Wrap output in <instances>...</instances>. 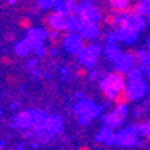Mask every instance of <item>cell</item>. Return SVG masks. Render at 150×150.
Returning <instances> with one entry per match:
<instances>
[{
	"mask_svg": "<svg viewBox=\"0 0 150 150\" xmlns=\"http://www.w3.org/2000/svg\"><path fill=\"white\" fill-rule=\"evenodd\" d=\"M127 105H119V107H115L114 111H111L110 114H107L105 116L101 118V120L105 123V126H110L112 129H116L119 126H122L123 120L127 116Z\"/></svg>",
	"mask_w": 150,
	"mask_h": 150,
	"instance_id": "obj_1",
	"label": "cell"
},
{
	"mask_svg": "<svg viewBox=\"0 0 150 150\" xmlns=\"http://www.w3.org/2000/svg\"><path fill=\"white\" fill-rule=\"evenodd\" d=\"M100 53H101L100 45L93 43V45H91L89 47H87V49H84L83 52L79 54V59H80V62L83 64V65H85V67L93 68L95 64L98 62V58H99V56H100Z\"/></svg>",
	"mask_w": 150,
	"mask_h": 150,
	"instance_id": "obj_2",
	"label": "cell"
},
{
	"mask_svg": "<svg viewBox=\"0 0 150 150\" xmlns=\"http://www.w3.org/2000/svg\"><path fill=\"white\" fill-rule=\"evenodd\" d=\"M138 135L139 134L134 127H129L115 134V143L119 146H133L138 142Z\"/></svg>",
	"mask_w": 150,
	"mask_h": 150,
	"instance_id": "obj_3",
	"label": "cell"
},
{
	"mask_svg": "<svg viewBox=\"0 0 150 150\" xmlns=\"http://www.w3.org/2000/svg\"><path fill=\"white\" fill-rule=\"evenodd\" d=\"M79 18L81 19V22H88V21H95L98 22L101 18V12L99 8H96L95 6H92L89 3V0H85L83 4L80 6V11H79Z\"/></svg>",
	"mask_w": 150,
	"mask_h": 150,
	"instance_id": "obj_4",
	"label": "cell"
},
{
	"mask_svg": "<svg viewBox=\"0 0 150 150\" xmlns=\"http://www.w3.org/2000/svg\"><path fill=\"white\" fill-rule=\"evenodd\" d=\"M11 126L16 127V129H22V130L33 129V126H34V112H28V111L19 112L11 120Z\"/></svg>",
	"mask_w": 150,
	"mask_h": 150,
	"instance_id": "obj_5",
	"label": "cell"
},
{
	"mask_svg": "<svg viewBox=\"0 0 150 150\" xmlns=\"http://www.w3.org/2000/svg\"><path fill=\"white\" fill-rule=\"evenodd\" d=\"M64 46L65 49L70 53V54H80L83 52V46H81V34H76V33H70L65 38V42H64Z\"/></svg>",
	"mask_w": 150,
	"mask_h": 150,
	"instance_id": "obj_6",
	"label": "cell"
},
{
	"mask_svg": "<svg viewBox=\"0 0 150 150\" xmlns=\"http://www.w3.org/2000/svg\"><path fill=\"white\" fill-rule=\"evenodd\" d=\"M79 33L84 37H88V38H98L99 33V26H98V22L95 21H88V22H81V26L79 28Z\"/></svg>",
	"mask_w": 150,
	"mask_h": 150,
	"instance_id": "obj_7",
	"label": "cell"
},
{
	"mask_svg": "<svg viewBox=\"0 0 150 150\" xmlns=\"http://www.w3.org/2000/svg\"><path fill=\"white\" fill-rule=\"evenodd\" d=\"M47 35L49 34H47L46 30H39V28H33V27L30 30H27V38L34 45V47L38 45H43V42L47 38Z\"/></svg>",
	"mask_w": 150,
	"mask_h": 150,
	"instance_id": "obj_8",
	"label": "cell"
},
{
	"mask_svg": "<svg viewBox=\"0 0 150 150\" xmlns=\"http://www.w3.org/2000/svg\"><path fill=\"white\" fill-rule=\"evenodd\" d=\"M127 87H129L130 93H131L134 100L142 98L143 95L146 93V89H147L146 83H145L142 79H141V80H137V81H130Z\"/></svg>",
	"mask_w": 150,
	"mask_h": 150,
	"instance_id": "obj_9",
	"label": "cell"
},
{
	"mask_svg": "<svg viewBox=\"0 0 150 150\" xmlns=\"http://www.w3.org/2000/svg\"><path fill=\"white\" fill-rule=\"evenodd\" d=\"M131 100H134L133 96H131V93H130V89L129 87L126 85L125 88H122L120 91L116 92L115 98H114V104H115V107H119V105H127L131 103Z\"/></svg>",
	"mask_w": 150,
	"mask_h": 150,
	"instance_id": "obj_10",
	"label": "cell"
},
{
	"mask_svg": "<svg viewBox=\"0 0 150 150\" xmlns=\"http://www.w3.org/2000/svg\"><path fill=\"white\" fill-rule=\"evenodd\" d=\"M114 65H115V69L123 70V72H129V70L134 67V61L129 54L125 53V54H120V56L114 61Z\"/></svg>",
	"mask_w": 150,
	"mask_h": 150,
	"instance_id": "obj_11",
	"label": "cell"
},
{
	"mask_svg": "<svg viewBox=\"0 0 150 150\" xmlns=\"http://www.w3.org/2000/svg\"><path fill=\"white\" fill-rule=\"evenodd\" d=\"M115 31L118 33L120 41L126 42V43H133L137 39V37H138V31H137L133 26L129 28H116Z\"/></svg>",
	"mask_w": 150,
	"mask_h": 150,
	"instance_id": "obj_12",
	"label": "cell"
},
{
	"mask_svg": "<svg viewBox=\"0 0 150 150\" xmlns=\"http://www.w3.org/2000/svg\"><path fill=\"white\" fill-rule=\"evenodd\" d=\"M49 133L52 134H58L62 131L64 129V123H62V119H61V116L58 115H53L49 118V120H47V123H46V127H45Z\"/></svg>",
	"mask_w": 150,
	"mask_h": 150,
	"instance_id": "obj_13",
	"label": "cell"
},
{
	"mask_svg": "<svg viewBox=\"0 0 150 150\" xmlns=\"http://www.w3.org/2000/svg\"><path fill=\"white\" fill-rule=\"evenodd\" d=\"M99 84H100V91H101V95L104 96V99H107V100H114V98H115V95H116V91L111 85V83H110V80L107 79V76L103 77Z\"/></svg>",
	"mask_w": 150,
	"mask_h": 150,
	"instance_id": "obj_14",
	"label": "cell"
},
{
	"mask_svg": "<svg viewBox=\"0 0 150 150\" xmlns=\"http://www.w3.org/2000/svg\"><path fill=\"white\" fill-rule=\"evenodd\" d=\"M30 52H34V45L28 41V38H25L15 46V54L19 57H26L30 54Z\"/></svg>",
	"mask_w": 150,
	"mask_h": 150,
	"instance_id": "obj_15",
	"label": "cell"
},
{
	"mask_svg": "<svg viewBox=\"0 0 150 150\" xmlns=\"http://www.w3.org/2000/svg\"><path fill=\"white\" fill-rule=\"evenodd\" d=\"M96 141H98V142H104V143H107V145L115 143V133L112 131V127L107 126L104 129H101L99 135L96 137Z\"/></svg>",
	"mask_w": 150,
	"mask_h": 150,
	"instance_id": "obj_16",
	"label": "cell"
},
{
	"mask_svg": "<svg viewBox=\"0 0 150 150\" xmlns=\"http://www.w3.org/2000/svg\"><path fill=\"white\" fill-rule=\"evenodd\" d=\"M49 118L50 116L47 114H45V112H41V111L34 112V126H33V130L34 131H39V130L45 129Z\"/></svg>",
	"mask_w": 150,
	"mask_h": 150,
	"instance_id": "obj_17",
	"label": "cell"
},
{
	"mask_svg": "<svg viewBox=\"0 0 150 150\" xmlns=\"http://www.w3.org/2000/svg\"><path fill=\"white\" fill-rule=\"evenodd\" d=\"M130 3H131V0H108L111 10L118 15H125V11Z\"/></svg>",
	"mask_w": 150,
	"mask_h": 150,
	"instance_id": "obj_18",
	"label": "cell"
},
{
	"mask_svg": "<svg viewBox=\"0 0 150 150\" xmlns=\"http://www.w3.org/2000/svg\"><path fill=\"white\" fill-rule=\"evenodd\" d=\"M95 107V103L91 100H87V99H83L74 105V111L79 114V115H87L88 112L91 111Z\"/></svg>",
	"mask_w": 150,
	"mask_h": 150,
	"instance_id": "obj_19",
	"label": "cell"
},
{
	"mask_svg": "<svg viewBox=\"0 0 150 150\" xmlns=\"http://www.w3.org/2000/svg\"><path fill=\"white\" fill-rule=\"evenodd\" d=\"M104 54L110 61H115V59L122 54V52H120V49L116 46V43H107L104 47Z\"/></svg>",
	"mask_w": 150,
	"mask_h": 150,
	"instance_id": "obj_20",
	"label": "cell"
},
{
	"mask_svg": "<svg viewBox=\"0 0 150 150\" xmlns=\"http://www.w3.org/2000/svg\"><path fill=\"white\" fill-rule=\"evenodd\" d=\"M81 26V19L79 15H69L67 16V28L69 33H76Z\"/></svg>",
	"mask_w": 150,
	"mask_h": 150,
	"instance_id": "obj_21",
	"label": "cell"
},
{
	"mask_svg": "<svg viewBox=\"0 0 150 150\" xmlns=\"http://www.w3.org/2000/svg\"><path fill=\"white\" fill-rule=\"evenodd\" d=\"M145 15H135V16L131 18V23H133V27L135 28L137 31L139 33L142 31L143 28H145V26H146V19H145Z\"/></svg>",
	"mask_w": 150,
	"mask_h": 150,
	"instance_id": "obj_22",
	"label": "cell"
},
{
	"mask_svg": "<svg viewBox=\"0 0 150 150\" xmlns=\"http://www.w3.org/2000/svg\"><path fill=\"white\" fill-rule=\"evenodd\" d=\"M127 79L129 81H137L142 79V69L138 67H133L127 72Z\"/></svg>",
	"mask_w": 150,
	"mask_h": 150,
	"instance_id": "obj_23",
	"label": "cell"
},
{
	"mask_svg": "<svg viewBox=\"0 0 150 150\" xmlns=\"http://www.w3.org/2000/svg\"><path fill=\"white\" fill-rule=\"evenodd\" d=\"M67 7H68V11H69V15H77L79 11H80V4L77 3L76 0H67ZM68 15V16H69Z\"/></svg>",
	"mask_w": 150,
	"mask_h": 150,
	"instance_id": "obj_24",
	"label": "cell"
},
{
	"mask_svg": "<svg viewBox=\"0 0 150 150\" xmlns=\"http://www.w3.org/2000/svg\"><path fill=\"white\" fill-rule=\"evenodd\" d=\"M74 76L77 77V79H85L87 76H89V72H88V67H85V65H79V67L74 69Z\"/></svg>",
	"mask_w": 150,
	"mask_h": 150,
	"instance_id": "obj_25",
	"label": "cell"
},
{
	"mask_svg": "<svg viewBox=\"0 0 150 150\" xmlns=\"http://www.w3.org/2000/svg\"><path fill=\"white\" fill-rule=\"evenodd\" d=\"M18 26L23 30H30L33 27V22L28 16H21L18 19Z\"/></svg>",
	"mask_w": 150,
	"mask_h": 150,
	"instance_id": "obj_26",
	"label": "cell"
},
{
	"mask_svg": "<svg viewBox=\"0 0 150 150\" xmlns=\"http://www.w3.org/2000/svg\"><path fill=\"white\" fill-rule=\"evenodd\" d=\"M58 0H38V4L41 8H45V10H49V8L54 7L56 3Z\"/></svg>",
	"mask_w": 150,
	"mask_h": 150,
	"instance_id": "obj_27",
	"label": "cell"
},
{
	"mask_svg": "<svg viewBox=\"0 0 150 150\" xmlns=\"http://www.w3.org/2000/svg\"><path fill=\"white\" fill-rule=\"evenodd\" d=\"M120 41V38H119V35L116 31L111 33V34H107V39H105V42L107 43H116V42Z\"/></svg>",
	"mask_w": 150,
	"mask_h": 150,
	"instance_id": "obj_28",
	"label": "cell"
},
{
	"mask_svg": "<svg viewBox=\"0 0 150 150\" xmlns=\"http://www.w3.org/2000/svg\"><path fill=\"white\" fill-rule=\"evenodd\" d=\"M145 16L147 21H150V3L145 1Z\"/></svg>",
	"mask_w": 150,
	"mask_h": 150,
	"instance_id": "obj_29",
	"label": "cell"
},
{
	"mask_svg": "<svg viewBox=\"0 0 150 150\" xmlns=\"http://www.w3.org/2000/svg\"><path fill=\"white\" fill-rule=\"evenodd\" d=\"M61 74L64 76V80H67V79H68V74H69V68H67V67L61 68Z\"/></svg>",
	"mask_w": 150,
	"mask_h": 150,
	"instance_id": "obj_30",
	"label": "cell"
},
{
	"mask_svg": "<svg viewBox=\"0 0 150 150\" xmlns=\"http://www.w3.org/2000/svg\"><path fill=\"white\" fill-rule=\"evenodd\" d=\"M37 62H38V59H37V58H33V59H30V61H28V68H30V70L35 69Z\"/></svg>",
	"mask_w": 150,
	"mask_h": 150,
	"instance_id": "obj_31",
	"label": "cell"
},
{
	"mask_svg": "<svg viewBox=\"0 0 150 150\" xmlns=\"http://www.w3.org/2000/svg\"><path fill=\"white\" fill-rule=\"evenodd\" d=\"M89 77H91V80H96V79L99 77V72H98V70L91 72V73H89Z\"/></svg>",
	"mask_w": 150,
	"mask_h": 150,
	"instance_id": "obj_32",
	"label": "cell"
},
{
	"mask_svg": "<svg viewBox=\"0 0 150 150\" xmlns=\"http://www.w3.org/2000/svg\"><path fill=\"white\" fill-rule=\"evenodd\" d=\"M145 73H146V76L150 79V64H149V65H147L146 68H145Z\"/></svg>",
	"mask_w": 150,
	"mask_h": 150,
	"instance_id": "obj_33",
	"label": "cell"
},
{
	"mask_svg": "<svg viewBox=\"0 0 150 150\" xmlns=\"http://www.w3.org/2000/svg\"><path fill=\"white\" fill-rule=\"evenodd\" d=\"M6 1H7L8 4H15L18 1V0H6Z\"/></svg>",
	"mask_w": 150,
	"mask_h": 150,
	"instance_id": "obj_34",
	"label": "cell"
},
{
	"mask_svg": "<svg viewBox=\"0 0 150 150\" xmlns=\"http://www.w3.org/2000/svg\"><path fill=\"white\" fill-rule=\"evenodd\" d=\"M11 108H12V110L18 108V103H12V104H11Z\"/></svg>",
	"mask_w": 150,
	"mask_h": 150,
	"instance_id": "obj_35",
	"label": "cell"
},
{
	"mask_svg": "<svg viewBox=\"0 0 150 150\" xmlns=\"http://www.w3.org/2000/svg\"><path fill=\"white\" fill-rule=\"evenodd\" d=\"M80 149H81V150H88V147H87V146H81Z\"/></svg>",
	"mask_w": 150,
	"mask_h": 150,
	"instance_id": "obj_36",
	"label": "cell"
}]
</instances>
